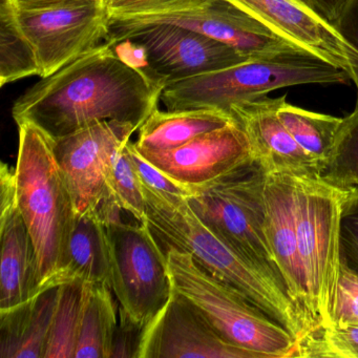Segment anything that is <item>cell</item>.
Masks as SVG:
<instances>
[{
  "mask_svg": "<svg viewBox=\"0 0 358 358\" xmlns=\"http://www.w3.org/2000/svg\"><path fill=\"white\" fill-rule=\"evenodd\" d=\"M110 22L125 24H176L225 43L251 59L303 51L227 0H215L196 11L134 16Z\"/></svg>",
  "mask_w": 358,
  "mask_h": 358,
  "instance_id": "4fadbf2b",
  "label": "cell"
},
{
  "mask_svg": "<svg viewBox=\"0 0 358 358\" xmlns=\"http://www.w3.org/2000/svg\"><path fill=\"white\" fill-rule=\"evenodd\" d=\"M234 122L231 114L217 108L156 110L138 129L136 145L142 150H169L194 138Z\"/></svg>",
  "mask_w": 358,
  "mask_h": 358,
  "instance_id": "ffe728a7",
  "label": "cell"
},
{
  "mask_svg": "<svg viewBox=\"0 0 358 358\" xmlns=\"http://www.w3.org/2000/svg\"><path fill=\"white\" fill-rule=\"evenodd\" d=\"M266 178L267 171L253 158L221 179L194 189L188 202L226 244L282 282L266 234Z\"/></svg>",
  "mask_w": 358,
  "mask_h": 358,
  "instance_id": "52a82bcc",
  "label": "cell"
},
{
  "mask_svg": "<svg viewBox=\"0 0 358 358\" xmlns=\"http://www.w3.org/2000/svg\"><path fill=\"white\" fill-rule=\"evenodd\" d=\"M17 3H52V1H59V0H13Z\"/></svg>",
  "mask_w": 358,
  "mask_h": 358,
  "instance_id": "d590c367",
  "label": "cell"
},
{
  "mask_svg": "<svg viewBox=\"0 0 358 358\" xmlns=\"http://www.w3.org/2000/svg\"><path fill=\"white\" fill-rule=\"evenodd\" d=\"M257 358L232 345L183 297L171 293L144 331L139 358Z\"/></svg>",
  "mask_w": 358,
  "mask_h": 358,
  "instance_id": "7c38bea8",
  "label": "cell"
},
{
  "mask_svg": "<svg viewBox=\"0 0 358 358\" xmlns=\"http://www.w3.org/2000/svg\"><path fill=\"white\" fill-rule=\"evenodd\" d=\"M265 204L268 243L273 253L285 288L291 301L299 309L310 334L306 320L307 290L299 257L295 224L294 176L267 173Z\"/></svg>",
  "mask_w": 358,
  "mask_h": 358,
  "instance_id": "ac0fdd59",
  "label": "cell"
},
{
  "mask_svg": "<svg viewBox=\"0 0 358 358\" xmlns=\"http://www.w3.org/2000/svg\"><path fill=\"white\" fill-rule=\"evenodd\" d=\"M166 255L173 292L192 303L232 345L257 358L296 357L299 341L244 295L208 273L189 253Z\"/></svg>",
  "mask_w": 358,
  "mask_h": 358,
  "instance_id": "8992f818",
  "label": "cell"
},
{
  "mask_svg": "<svg viewBox=\"0 0 358 358\" xmlns=\"http://www.w3.org/2000/svg\"><path fill=\"white\" fill-rule=\"evenodd\" d=\"M11 3L16 24L34 50L41 78L97 47L110 34L106 0Z\"/></svg>",
  "mask_w": 358,
  "mask_h": 358,
  "instance_id": "ba28073f",
  "label": "cell"
},
{
  "mask_svg": "<svg viewBox=\"0 0 358 358\" xmlns=\"http://www.w3.org/2000/svg\"><path fill=\"white\" fill-rule=\"evenodd\" d=\"M0 186V312H3L30 301L41 290L36 248L18 208L14 169L7 163L1 164Z\"/></svg>",
  "mask_w": 358,
  "mask_h": 358,
  "instance_id": "2e32d148",
  "label": "cell"
},
{
  "mask_svg": "<svg viewBox=\"0 0 358 358\" xmlns=\"http://www.w3.org/2000/svg\"><path fill=\"white\" fill-rule=\"evenodd\" d=\"M39 74L34 50L16 24L11 1L0 0V85Z\"/></svg>",
  "mask_w": 358,
  "mask_h": 358,
  "instance_id": "d4e9b609",
  "label": "cell"
},
{
  "mask_svg": "<svg viewBox=\"0 0 358 358\" xmlns=\"http://www.w3.org/2000/svg\"><path fill=\"white\" fill-rule=\"evenodd\" d=\"M115 45L106 41L27 90L12 108L16 124L33 123L54 140L98 121L139 129L158 110L166 83L123 58Z\"/></svg>",
  "mask_w": 358,
  "mask_h": 358,
  "instance_id": "6da1fadb",
  "label": "cell"
},
{
  "mask_svg": "<svg viewBox=\"0 0 358 358\" xmlns=\"http://www.w3.org/2000/svg\"><path fill=\"white\" fill-rule=\"evenodd\" d=\"M112 246V290L131 318L148 326L171 293L166 255L145 223L106 225Z\"/></svg>",
  "mask_w": 358,
  "mask_h": 358,
  "instance_id": "9c48e42d",
  "label": "cell"
},
{
  "mask_svg": "<svg viewBox=\"0 0 358 358\" xmlns=\"http://www.w3.org/2000/svg\"><path fill=\"white\" fill-rule=\"evenodd\" d=\"M112 246L106 224L95 210L77 215L64 284L78 280L85 284L108 285L112 289Z\"/></svg>",
  "mask_w": 358,
  "mask_h": 358,
  "instance_id": "44dd1931",
  "label": "cell"
},
{
  "mask_svg": "<svg viewBox=\"0 0 358 358\" xmlns=\"http://www.w3.org/2000/svg\"><path fill=\"white\" fill-rule=\"evenodd\" d=\"M16 200L36 248L41 290L64 284L76 208L54 154V139L31 122L18 124Z\"/></svg>",
  "mask_w": 358,
  "mask_h": 358,
  "instance_id": "3957f363",
  "label": "cell"
},
{
  "mask_svg": "<svg viewBox=\"0 0 358 358\" xmlns=\"http://www.w3.org/2000/svg\"><path fill=\"white\" fill-rule=\"evenodd\" d=\"M312 9L330 24H334L341 15L348 0H303Z\"/></svg>",
  "mask_w": 358,
  "mask_h": 358,
  "instance_id": "e575fe53",
  "label": "cell"
},
{
  "mask_svg": "<svg viewBox=\"0 0 358 358\" xmlns=\"http://www.w3.org/2000/svg\"><path fill=\"white\" fill-rule=\"evenodd\" d=\"M108 285L87 284L75 358H110L118 311Z\"/></svg>",
  "mask_w": 358,
  "mask_h": 358,
  "instance_id": "7402d4cb",
  "label": "cell"
},
{
  "mask_svg": "<svg viewBox=\"0 0 358 358\" xmlns=\"http://www.w3.org/2000/svg\"><path fill=\"white\" fill-rule=\"evenodd\" d=\"M145 328V324L134 320L119 307V322L113 339L110 358H139Z\"/></svg>",
  "mask_w": 358,
  "mask_h": 358,
  "instance_id": "d6a6232c",
  "label": "cell"
},
{
  "mask_svg": "<svg viewBox=\"0 0 358 358\" xmlns=\"http://www.w3.org/2000/svg\"><path fill=\"white\" fill-rule=\"evenodd\" d=\"M265 24L285 41L338 68L352 71L358 53L303 0H227Z\"/></svg>",
  "mask_w": 358,
  "mask_h": 358,
  "instance_id": "9a60e30c",
  "label": "cell"
},
{
  "mask_svg": "<svg viewBox=\"0 0 358 358\" xmlns=\"http://www.w3.org/2000/svg\"><path fill=\"white\" fill-rule=\"evenodd\" d=\"M341 263L358 275V192H350L341 220Z\"/></svg>",
  "mask_w": 358,
  "mask_h": 358,
  "instance_id": "4dcf8cb0",
  "label": "cell"
},
{
  "mask_svg": "<svg viewBox=\"0 0 358 358\" xmlns=\"http://www.w3.org/2000/svg\"><path fill=\"white\" fill-rule=\"evenodd\" d=\"M106 41H129L143 52L148 68L165 83L224 70L251 58L196 31L171 24L110 22Z\"/></svg>",
  "mask_w": 358,
  "mask_h": 358,
  "instance_id": "30bf717a",
  "label": "cell"
},
{
  "mask_svg": "<svg viewBox=\"0 0 358 358\" xmlns=\"http://www.w3.org/2000/svg\"><path fill=\"white\" fill-rule=\"evenodd\" d=\"M85 294L87 284L81 280L58 286L57 305L45 358H75Z\"/></svg>",
  "mask_w": 358,
  "mask_h": 358,
  "instance_id": "cb8c5ba5",
  "label": "cell"
},
{
  "mask_svg": "<svg viewBox=\"0 0 358 358\" xmlns=\"http://www.w3.org/2000/svg\"><path fill=\"white\" fill-rule=\"evenodd\" d=\"M215 0H106L110 20L196 11Z\"/></svg>",
  "mask_w": 358,
  "mask_h": 358,
  "instance_id": "f1b7e54d",
  "label": "cell"
},
{
  "mask_svg": "<svg viewBox=\"0 0 358 358\" xmlns=\"http://www.w3.org/2000/svg\"><path fill=\"white\" fill-rule=\"evenodd\" d=\"M320 178L347 192H358V108L343 118Z\"/></svg>",
  "mask_w": 358,
  "mask_h": 358,
  "instance_id": "484cf974",
  "label": "cell"
},
{
  "mask_svg": "<svg viewBox=\"0 0 358 358\" xmlns=\"http://www.w3.org/2000/svg\"><path fill=\"white\" fill-rule=\"evenodd\" d=\"M125 150L133 163L134 169L139 177L142 185L157 192L173 194V196L190 198L194 194V190L178 182L173 181L167 177L162 171H159L152 163L148 162L141 154L136 145V142L131 140L125 143Z\"/></svg>",
  "mask_w": 358,
  "mask_h": 358,
  "instance_id": "f546056e",
  "label": "cell"
},
{
  "mask_svg": "<svg viewBox=\"0 0 358 358\" xmlns=\"http://www.w3.org/2000/svg\"><path fill=\"white\" fill-rule=\"evenodd\" d=\"M349 194L320 176H294L295 224L309 335L332 324L341 274V213Z\"/></svg>",
  "mask_w": 358,
  "mask_h": 358,
  "instance_id": "5b68a950",
  "label": "cell"
},
{
  "mask_svg": "<svg viewBox=\"0 0 358 358\" xmlns=\"http://www.w3.org/2000/svg\"><path fill=\"white\" fill-rule=\"evenodd\" d=\"M131 123L106 120L54 140V154L77 215L95 210L108 194V173L116 150L137 131Z\"/></svg>",
  "mask_w": 358,
  "mask_h": 358,
  "instance_id": "8fae6325",
  "label": "cell"
},
{
  "mask_svg": "<svg viewBox=\"0 0 358 358\" xmlns=\"http://www.w3.org/2000/svg\"><path fill=\"white\" fill-rule=\"evenodd\" d=\"M280 97L257 96L232 104L229 113L244 129L255 158L267 173L320 176V166L292 137L278 116Z\"/></svg>",
  "mask_w": 358,
  "mask_h": 358,
  "instance_id": "e0dca14e",
  "label": "cell"
},
{
  "mask_svg": "<svg viewBox=\"0 0 358 358\" xmlns=\"http://www.w3.org/2000/svg\"><path fill=\"white\" fill-rule=\"evenodd\" d=\"M139 152L167 177L192 190L221 179L255 158L248 138L236 120L173 150Z\"/></svg>",
  "mask_w": 358,
  "mask_h": 358,
  "instance_id": "5bb4252c",
  "label": "cell"
},
{
  "mask_svg": "<svg viewBox=\"0 0 358 358\" xmlns=\"http://www.w3.org/2000/svg\"><path fill=\"white\" fill-rule=\"evenodd\" d=\"M57 299L54 287L0 312V358H45Z\"/></svg>",
  "mask_w": 358,
  "mask_h": 358,
  "instance_id": "d6986e66",
  "label": "cell"
},
{
  "mask_svg": "<svg viewBox=\"0 0 358 358\" xmlns=\"http://www.w3.org/2000/svg\"><path fill=\"white\" fill-rule=\"evenodd\" d=\"M333 26L341 38L358 53V0H348ZM351 81H353L357 91L355 108H358V66L352 71Z\"/></svg>",
  "mask_w": 358,
  "mask_h": 358,
  "instance_id": "836d02e7",
  "label": "cell"
},
{
  "mask_svg": "<svg viewBox=\"0 0 358 358\" xmlns=\"http://www.w3.org/2000/svg\"><path fill=\"white\" fill-rule=\"evenodd\" d=\"M296 357L358 358V326H331L301 341Z\"/></svg>",
  "mask_w": 358,
  "mask_h": 358,
  "instance_id": "83f0119b",
  "label": "cell"
},
{
  "mask_svg": "<svg viewBox=\"0 0 358 358\" xmlns=\"http://www.w3.org/2000/svg\"><path fill=\"white\" fill-rule=\"evenodd\" d=\"M146 221L165 253H189L199 266L244 295L284 326L299 343L308 329L282 282L248 261L217 236L190 206L187 198L154 192L142 185Z\"/></svg>",
  "mask_w": 358,
  "mask_h": 358,
  "instance_id": "7a4b0ae2",
  "label": "cell"
},
{
  "mask_svg": "<svg viewBox=\"0 0 358 358\" xmlns=\"http://www.w3.org/2000/svg\"><path fill=\"white\" fill-rule=\"evenodd\" d=\"M280 97L278 116L299 145L318 163L320 173L326 164L343 118L303 110Z\"/></svg>",
  "mask_w": 358,
  "mask_h": 358,
  "instance_id": "603a6c76",
  "label": "cell"
},
{
  "mask_svg": "<svg viewBox=\"0 0 358 358\" xmlns=\"http://www.w3.org/2000/svg\"><path fill=\"white\" fill-rule=\"evenodd\" d=\"M3 1H13V0H3Z\"/></svg>",
  "mask_w": 358,
  "mask_h": 358,
  "instance_id": "8d00e7d4",
  "label": "cell"
},
{
  "mask_svg": "<svg viewBox=\"0 0 358 358\" xmlns=\"http://www.w3.org/2000/svg\"><path fill=\"white\" fill-rule=\"evenodd\" d=\"M331 326H358V275L343 263Z\"/></svg>",
  "mask_w": 358,
  "mask_h": 358,
  "instance_id": "1f68e13d",
  "label": "cell"
},
{
  "mask_svg": "<svg viewBox=\"0 0 358 358\" xmlns=\"http://www.w3.org/2000/svg\"><path fill=\"white\" fill-rule=\"evenodd\" d=\"M350 81L343 69L308 52L293 51L166 83L161 101L169 110L217 108L229 113L232 104L274 90Z\"/></svg>",
  "mask_w": 358,
  "mask_h": 358,
  "instance_id": "277c9868",
  "label": "cell"
},
{
  "mask_svg": "<svg viewBox=\"0 0 358 358\" xmlns=\"http://www.w3.org/2000/svg\"><path fill=\"white\" fill-rule=\"evenodd\" d=\"M108 192L121 208L136 221L145 223L146 208L143 190L133 163L125 150V143L115 152L108 173Z\"/></svg>",
  "mask_w": 358,
  "mask_h": 358,
  "instance_id": "4316f807",
  "label": "cell"
}]
</instances>
